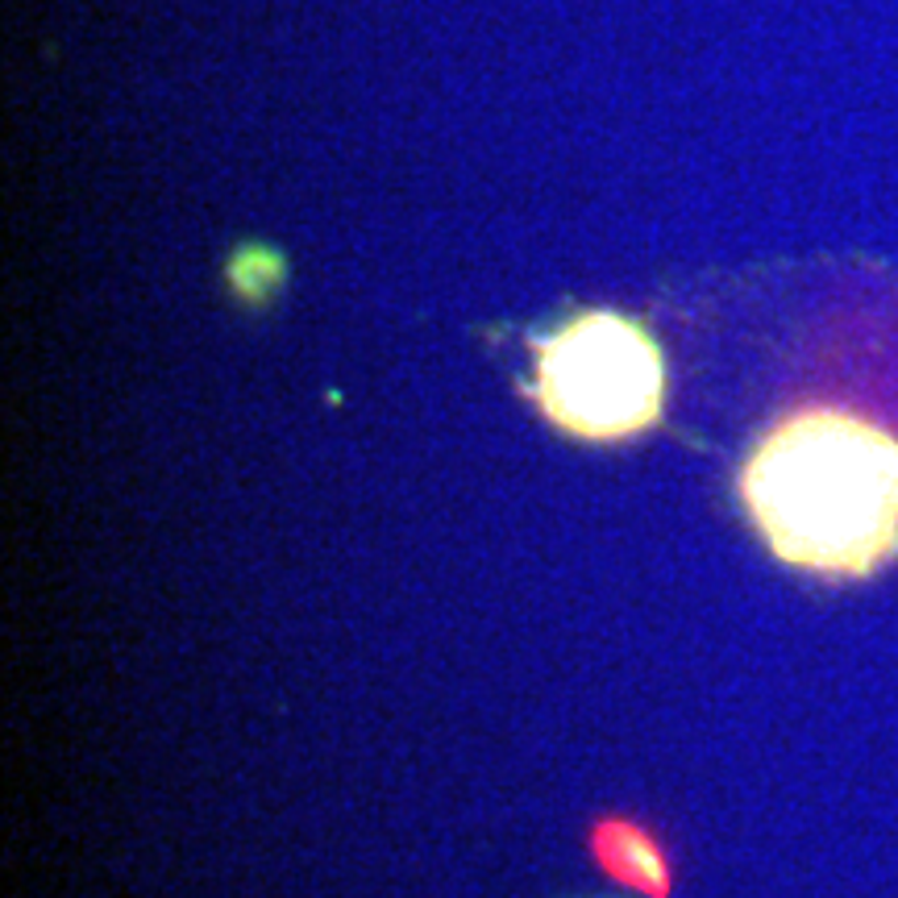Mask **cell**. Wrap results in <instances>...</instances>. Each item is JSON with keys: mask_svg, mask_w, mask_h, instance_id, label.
Returning a JSON list of instances; mask_svg holds the SVG:
<instances>
[{"mask_svg": "<svg viewBox=\"0 0 898 898\" xmlns=\"http://www.w3.org/2000/svg\"><path fill=\"white\" fill-rule=\"evenodd\" d=\"M770 554L823 579H869L898 558V437L816 403L774 420L737 479Z\"/></svg>", "mask_w": 898, "mask_h": 898, "instance_id": "1", "label": "cell"}, {"mask_svg": "<svg viewBox=\"0 0 898 898\" xmlns=\"http://www.w3.org/2000/svg\"><path fill=\"white\" fill-rule=\"evenodd\" d=\"M533 399L554 429L579 441L649 433L666 408V354L645 320L582 308L533 341Z\"/></svg>", "mask_w": 898, "mask_h": 898, "instance_id": "2", "label": "cell"}, {"mask_svg": "<svg viewBox=\"0 0 898 898\" xmlns=\"http://www.w3.org/2000/svg\"><path fill=\"white\" fill-rule=\"evenodd\" d=\"M591 853L607 878H616L619 886L637 895L666 898L674 890V869H670L666 849L649 828H640L633 819H599L591 832Z\"/></svg>", "mask_w": 898, "mask_h": 898, "instance_id": "3", "label": "cell"}, {"mask_svg": "<svg viewBox=\"0 0 898 898\" xmlns=\"http://www.w3.org/2000/svg\"><path fill=\"white\" fill-rule=\"evenodd\" d=\"M225 283L234 299L250 308H266L287 283V254L271 241H241L225 262Z\"/></svg>", "mask_w": 898, "mask_h": 898, "instance_id": "4", "label": "cell"}]
</instances>
